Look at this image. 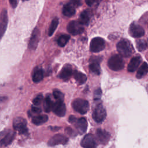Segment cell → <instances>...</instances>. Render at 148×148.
Instances as JSON below:
<instances>
[{"label":"cell","instance_id":"6da1fadb","mask_svg":"<svg viewBox=\"0 0 148 148\" xmlns=\"http://www.w3.org/2000/svg\"><path fill=\"white\" fill-rule=\"evenodd\" d=\"M117 50L121 56L130 57L134 53V48L130 42L127 39H122L117 44Z\"/></svg>","mask_w":148,"mask_h":148},{"label":"cell","instance_id":"7a4b0ae2","mask_svg":"<svg viewBox=\"0 0 148 148\" xmlns=\"http://www.w3.org/2000/svg\"><path fill=\"white\" fill-rule=\"evenodd\" d=\"M108 65L109 68L114 71H118L123 69L124 66V62L120 55L115 54L112 56L108 60Z\"/></svg>","mask_w":148,"mask_h":148},{"label":"cell","instance_id":"3957f363","mask_svg":"<svg viewBox=\"0 0 148 148\" xmlns=\"http://www.w3.org/2000/svg\"><path fill=\"white\" fill-rule=\"evenodd\" d=\"M72 106L76 112L82 114H86L89 109L88 101L81 98L75 99L72 103Z\"/></svg>","mask_w":148,"mask_h":148},{"label":"cell","instance_id":"277c9868","mask_svg":"<svg viewBox=\"0 0 148 148\" xmlns=\"http://www.w3.org/2000/svg\"><path fill=\"white\" fill-rule=\"evenodd\" d=\"M106 117V112L102 104H98L92 112V118L97 123L102 122Z\"/></svg>","mask_w":148,"mask_h":148},{"label":"cell","instance_id":"5b68a950","mask_svg":"<svg viewBox=\"0 0 148 148\" xmlns=\"http://www.w3.org/2000/svg\"><path fill=\"white\" fill-rule=\"evenodd\" d=\"M105 47V40L100 37L93 38L90 45V49L92 52L98 53L104 49Z\"/></svg>","mask_w":148,"mask_h":148},{"label":"cell","instance_id":"8992f818","mask_svg":"<svg viewBox=\"0 0 148 148\" xmlns=\"http://www.w3.org/2000/svg\"><path fill=\"white\" fill-rule=\"evenodd\" d=\"M13 127L14 130L18 131L20 134H24L27 131V121L21 117H17L14 119Z\"/></svg>","mask_w":148,"mask_h":148},{"label":"cell","instance_id":"52a82bcc","mask_svg":"<svg viewBox=\"0 0 148 148\" xmlns=\"http://www.w3.org/2000/svg\"><path fill=\"white\" fill-rule=\"evenodd\" d=\"M84 28L82 25L79 21H70L67 25L68 32L73 35H76L81 34Z\"/></svg>","mask_w":148,"mask_h":148},{"label":"cell","instance_id":"ba28073f","mask_svg":"<svg viewBox=\"0 0 148 148\" xmlns=\"http://www.w3.org/2000/svg\"><path fill=\"white\" fill-rule=\"evenodd\" d=\"M68 139L64 135L58 134L52 136L48 141L49 146H54L58 145H65L68 142Z\"/></svg>","mask_w":148,"mask_h":148},{"label":"cell","instance_id":"9c48e42d","mask_svg":"<svg viewBox=\"0 0 148 148\" xmlns=\"http://www.w3.org/2000/svg\"><path fill=\"white\" fill-rule=\"evenodd\" d=\"M51 110L58 116L63 117L66 113V106L63 101H57L53 102Z\"/></svg>","mask_w":148,"mask_h":148},{"label":"cell","instance_id":"30bf717a","mask_svg":"<svg viewBox=\"0 0 148 148\" xmlns=\"http://www.w3.org/2000/svg\"><path fill=\"white\" fill-rule=\"evenodd\" d=\"M81 146L83 148H96L97 143L92 135L87 134L82 139L80 142Z\"/></svg>","mask_w":148,"mask_h":148},{"label":"cell","instance_id":"8fae6325","mask_svg":"<svg viewBox=\"0 0 148 148\" xmlns=\"http://www.w3.org/2000/svg\"><path fill=\"white\" fill-rule=\"evenodd\" d=\"M39 37H40V32L39 29L36 27L32 31L29 42L28 44V47L30 50H34L36 49L39 42Z\"/></svg>","mask_w":148,"mask_h":148},{"label":"cell","instance_id":"7c38bea8","mask_svg":"<svg viewBox=\"0 0 148 148\" xmlns=\"http://www.w3.org/2000/svg\"><path fill=\"white\" fill-rule=\"evenodd\" d=\"M8 23V13L6 9L2 10L0 14V39L3 36Z\"/></svg>","mask_w":148,"mask_h":148},{"label":"cell","instance_id":"4fadbf2b","mask_svg":"<svg viewBox=\"0 0 148 148\" xmlns=\"http://www.w3.org/2000/svg\"><path fill=\"white\" fill-rule=\"evenodd\" d=\"M129 34L134 38H139L144 35L145 31L140 25L132 23L129 28Z\"/></svg>","mask_w":148,"mask_h":148},{"label":"cell","instance_id":"5bb4252c","mask_svg":"<svg viewBox=\"0 0 148 148\" xmlns=\"http://www.w3.org/2000/svg\"><path fill=\"white\" fill-rule=\"evenodd\" d=\"M97 138L101 144H106L110 138V134L105 130L97 129L96 131Z\"/></svg>","mask_w":148,"mask_h":148},{"label":"cell","instance_id":"9a60e30c","mask_svg":"<svg viewBox=\"0 0 148 148\" xmlns=\"http://www.w3.org/2000/svg\"><path fill=\"white\" fill-rule=\"evenodd\" d=\"M73 124L80 134H84L86 131L87 128V121L84 117L76 119Z\"/></svg>","mask_w":148,"mask_h":148},{"label":"cell","instance_id":"2e32d148","mask_svg":"<svg viewBox=\"0 0 148 148\" xmlns=\"http://www.w3.org/2000/svg\"><path fill=\"white\" fill-rule=\"evenodd\" d=\"M142 58L140 56H135L132 58L130 60L128 67L127 70L129 72H135L137 68H138L140 63L141 62Z\"/></svg>","mask_w":148,"mask_h":148},{"label":"cell","instance_id":"e0dca14e","mask_svg":"<svg viewBox=\"0 0 148 148\" xmlns=\"http://www.w3.org/2000/svg\"><path fill=\"white\" fill-rule=\"evenodd\" d=\"M72 73L73 72L71 66L69 65H65L61 70L58 75V77L61 79L66 80L71 77Z\"/></svg>","mask_w":148,"mask_h":148},{"label":"cell","instance_id":"ac0fdd59","mask_svg":"<svg viewBox=\"0 0 148 148\" xmlns=\"http://www.w3.org/2000/svg\"><path fill=\"white\" fill-rule=\"evenodd\" d=\"M74 6H75L73 5V3L71 2L65 4L62 8L63 14L69 17L73 16L76 12Z\"/></svg>","mask_w":148,"mask_h":148},{"label":"cell","instance_id":"d6986e66","mask_svg":"<svg viewBox=\"0 0 148 148\" xmlns=\"http://www.w3.org/2000/svg\"><path fill=\"white\" fill-rule=\"evenodd\" d=\"M15 136H16L15 132L12 131H10V132H8L4 136V137L1 140V145L4 146H6L10 145L14 140Z\"/></svg>","mask_w":148,"mask_h":148},{"label":"cell","instance_id":"ffe728a7","mask_svg":"<svg viewBox=\"0 0 148 148\" xmlns=\"http://www.w3.org/2000/svg\"><path fill=\"white\" fill-rule=\"evenodd\" d=\"M43 78V70L39 68L36 67L33 72L32 74V80L34 83H39L42 80Z\"/></svg>","mask_w":148,"mask_h":148},{"label":"cell","instance_id":"44dd1931","mask_svg":"<svg viewBox=\"0 0 148 148\" xmlns=\"http://www.w3.org/2000/svg\"><path fill=\"white\" fill-rule=\"evenodd\" d=\"M48 120V116L46 114H41L32 117V122L36 125L44 124Z\"/></svg>","mask_w":148,"mask_h":148},{"label":"cell","instance_id":"7402d4cb","mask_svg":"<svg viewBox=\"0 0 148 148\" xmlns=\"http://www.w3.org/2000/svg\"><path fill=\"white\" fill-rule=\"evenodd\" d=\"M148 72V64L144 62L141 65V66L138 69L137 73L136 74V77L138 79H140L143 77Z\"/></svg>","mask_w":148,"mask_h":148},{"label":"cell","instance_id":"603a6c76","mask_svg":"<svg viewBox=\"0 0 148 148\" xmlns=\"http://www.w3.org/2000/svg\"><path fill=\"white\" fill-rule=\"evenodd\" d=\"M72 74L76 81L80 84L84 83L87 80V76L82 72L75 71Z\"/></svg>","mask_w":148,"mask_h":148},{"label":"cell","instance_id":"cb8c5ba5","mask_svg":"<svg viewBox=\"0 0 148 148\" xmlns=\"http://www.w3.org/2000/svg\"><path fill=\"white\" fill-rule=\"evenodd\" d=\"M53 104V102L50 97L49 96H46L43 101V108L45 112L46 113H49L52 109Z\"/></svg>","mask_w":148,"mask_h":148},{"label":"cell","instance_id":"d4e9b609","mask_svg":"<svg viewBox=\"0 0 148 148\" xmlns=\"http://www.w3.org/2000/svg\"><path fill=\"white\" fill-rule=\"evenodd\" d=\"M90 21V16L88 13L84 10L80 13L79 22L82 25H88Z\"/></svg>","mask_w":148,"mask_h":148},{"label":"cell","instance_id":"484cf974","mask_svg":"<svg viewBox=\"0 0 148 148\" xmlns=\"http://www.w3.org/2000/svg\"><path fill=\"white\" fill-rule=\"evenodd\" d=\"M90 70L94 73L98 75L101 73V67L99 64V62L92 61L89 65Z\"/></svg>","mask_w":148,"mask_h":148},{"label":"cell","instance_id":"4316f807","mask_svg":"<svg viewBox=\"0 0 148 148\" xmlns=\"http://www.w3.org/2000/svg\"><path fill=\"white\" fill-rule=\"evenodd\" d=\"M58 23H59L58 18L57 17L54 18L52 20V21L50 24V25L49 27V32H48L49 36H51L54 34L55 30L56 29V28L58 25Z\"/></svg>","mask_w":148,"mask_h":148},{"label":"cell","instance_id":"83f0119b","mask_svg":"<svg viewBox=\"0 0 148 148\" xmlns=\"http://www.w3.org/2000/svg\"><path fill=\"white\" fill-rule=\"evenodd\" d=\"M70 39V36L68 35H61L57 40V43L59 46L64 47L66 45Z\"/></svg>","mask_w":148,"mask_h":148},{"label":"cell","instance_id":"f1b7e54d","mask_svg":"<svg viewBox=\"0 0 148 148\" xmlns=\"http://www.w3.org/2000/svg\"><path fill=\"white\" fill-rule=\"evenodd\" d=\"M136 47L139 51H144L146 49L147 45L146 42L143 39H139L136 41Z\"/></svg>","mask_w":148,"mask_h":148},{"label":"cell","instance_id":"f546056e","mask_svg":"<svg viewBox=\"0 0 148 148\" xmlns=\"http://www.w3.org/2000/svg\"><path fill=\"white\" fill-rule=\"evenodd\" d=\"M53 95L54 98L57 100V101H63L64 99V94L58 90H54L53 92Z\"/></svg>","mask_w":148,"mask_h":148},{"label":"cell","instance_id":"4dcf8cb0","mask_svg":"<svg viewBox=\"0 0 148 148\" xmlns=\"http://www.w3.org/2000/svg\"><path fill=\"white\" fill-rule=\"evenodd\" d=\"M43 99V97L42 94H39L35 98H34V99L32 101V102L34 105L37 106V105H39L40 104Z\"/></svg>","mask_w":148,"mask_h":148},{"label":"cell","instance_id":"1f68e13d","mask_svg":"<svg viewBox=\"0 0 148 148\" xmlns=\"http://www.w3.org/2000/svg\"><path fill=\"white\" fill-rule=\"evenodd\" d=\"M102 95V91L100 88H97L94 91V99H99L101 98Z\"/></svg>","mask_w":148,"mask_h":148},{"label":"cell","instance_id":"d6a6232c","mask_svg":"<svg viewBox=\"0 0 148 148\" xmlns=\"http://www.w3.org/2000/svg\"><path fill=\"white\" fill-rule=\"evenodd\" d=\"M31 110L32 111V112L34 113H40L42 111L41 109L40 108H38L36 106H34V105H32L31 106Z\"/></svg>","mask_w":148,"mask_h":148},{"label":"cell","instance_id":"836d02e7","mask_svg":"<svg viewBox=\"0 0 148 148\" xmlns=\"http://www.w3.org/2000/svg\"><path fill=\"white\" fill-rule=\"evenodd\" d=\"M73 5L75 6H79L81 5L82 3V0H72L71 2Z\"/></svg>","mask_w":148,"mask_h":148},{"label":"cell","instance_id":"e575fe53","mask_svg":"<svg viewBox=\"0 0 148 148\" xmlns=\"http://www.w3.org/2000/svg\"><path fill=\"white\" fill-rule=\"evenodd\" d=\"M76 120V118L75 117V116H73V115L70 116L69 117V119H68L69 122L71 123V124H73Z\"/></svg>","mask_w":148,"mask_h":148},{"label":"cell","instance_id":"d590c367","mask_svg":"<svg viewBox=\"0 0 148 148\" xmlns=\"http://www.w3.org/2000/svg\"><path fill=\"white\" fill-rule=\"evenodd\" d=\"M10 3L12 5V6L13 8H15L16 7L17 5V0H9Z\"/></svg>","mask_w":148,"mask_h":148},{"label":"cell","instance_id":"8d00e7d4","mask_svg":"<svg viewBox=\"0 0 148 148\" xmlns=\"http://www.w3.org/2000/svg\"><path fill=\"white\" fill-rule=\"evenodd\" d=\"M94 1L95 0H86V3L89 6H91L94 3Z\"/></svg>","mask_w":148,"mask_h":148},{"label":"cell","instance_id":"74e56055","mask_svg":"<svg viewBox=\"0 0 148 148\" xmlns=\"http://www.w3.org/2000/svg\"><path fill=\"white\" fill-rule=\"evenodd\" d=\"M51 127L50 129L51 130H58L60 129V127H54L53 128L52 127Z\"/></svg>","mask_w":148,"mask_h":148},{"label":"cell","instance_id":"f35d334b","mask_svg":"<svg viewBox=\"0 0 148 148\" xmlns=\"http://www.w3.org/2000/svg\"><path fill=\"white\" fill-rule=\"evenodd\" d=\"M147 91H148V87H147Z\"/></svg>","mask_w":148,"mask_h":148},{"label":"cell","instance_id":"ab89813d","mask_svg":"<svg viewBox=\"0 0 148 148\" xmlns=\"http://www.w3.org/2000/svg\"><path fill=\"white\" fill-rule=\"evenodd\" d=\"M23 1H27V0H23Z\"/></svg>","mask_w":148,"mask_h":148}]
</instances>
